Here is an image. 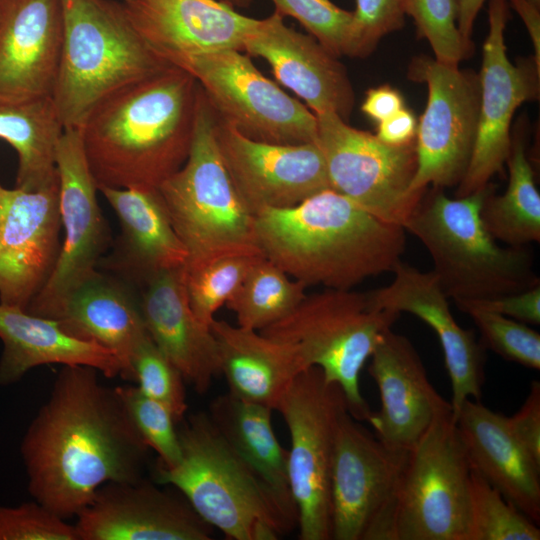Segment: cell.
Segmentation results:
<instances>
[{"instance_id": "cell-1", "label": "cell", "mask_w": 540, "mask_h": 540, "mask_svg": "<svg viewBox=\"0 0 540 540\" xmlns=\"http://www.w3.org/2000/svg\"><path fill=\"white\" fill-rule=\"evenodd\" d=\"M98 372L62 366L20 446L28 491L63 519L77 516L102 485L141 479L148 460V446Z\"/></svg>"}, {"instance_id": "cell-2", "label": "cell", "mask_w": 540, "mask_h": 540, "mask_svg": "<svg viewBox=\"0 0 540 540\" xmlns=\"http://www.w3.org/2000/svg\"><path fill=\"white\" fill-rule=\"evenodd\" d=\"M199 84L168 66L115 92L79 129L97 186L155 190L185 163Z\"/></svg>"}, {"instance_id": "cell-3", "label": "cell", "mask_w": 540, "mask_h": 540, "mask_svg": "<svg viewBox=\"0 0 540 540\" xmlns=\"http://www.w3.org/2000/svg\"><path fill=\"white\" fill-rule=\"evenodd\" d=\"M263 256L307 287L348 290L392 272L405 250V229L323 190L296 206L255 216Z\"/></svg>"}, {"instance_id": "cell-4", "label": "cell", "mask_w": 540, "mask_h": 540, "mask_svg": "<svg viewBox=\"0 0 540 540\" xmlns=\"http://www.w3.org/2000/svg\"><path fill=\"white\" fill-rule=\"evenodd\" d=\"M178 434L180 460L157 463L155 481L177 488L212 528L233 540H276L298 525L297 510L234 452L207 413L190 415Z\"/></svg>"}, {"instance_id": "cell-5", "label": "cell", "mask_w": 540, "mask_h": 540, "mask_svg": "<svg viewBox=\"0 0 540 540\" xmlns=\"http://www.w3.org/2000/svg\"><path fill=\"white\" fill-rule=\"evenodd\" d=\"M484 188L449 198L442 188L423 193L403 225L427 249L437 281L456 303L494 298L540 284L531 253L500 247L484 226L480 211Z\"/></svg>"}, {"instance_id": "cell-6", "label": "cell", "mask_w": 540, "mask_h": 540, "mask_svg": "<svg viewBox=\"0 0 540 540\" xmlns=\"http://www.w3.org/2000/svg\"><path fill=\"white\" fill-rule=\"evenodd\" d=\"M63 37L52 94L64 129H80L106 98L170 66L143 42L121 2L61 0Z\"/></svg>"}, {"instance_id": "cell-7", "label": "cell", "mask_w": 540, "mask_h": 540, "mask_svg": "<svg viewBox=\"0 0 540 540\" xmlns=\"http://www.w3.org/2000/svg\"><path fill=\"white\" fill-rule=\"evenodd\" d=\"M216 113L199 86L192 142L182 167L158 192L187 251L183 268L235 255H263L255 216L245 206L221 157Z\"/></svg>"}, {"instance_id": "cell-8", "label": "cell", "mask_w": 540, "mask_h": 540, "mask_svg": "<svg viewBox=\"0 0 540 540\" xmlns=\"http://www.w3.org/2000/svg\"><path fill=\"white\" fill-rule=\"evenodd\" d=\"M399 314L379 309L369 292L325 288L307 295L288 315L259 331L293 345L305 369L318 367L343 391L348 411L367 421L372 411L359 378L382 333Z\"/></svg>"}, {"instance_id": "cell-9", "label": "cell", "mask_w": 540, "mask_h": 540, "mask_svg": "<svg viewBox=\"0 0 540 540\" xmlns=\"http://www.w3.org/2000/svg\"><path fill=\"white\" fill-rule=\"evenodd\" d=\"M290 434L288 477L299 539H331L330 475L336 429L348 410L342 389L318 367L300 372L276 409Z\"/></svg>"}, {"instance_id": "cell-10", "label": "cell", "mask_w": 540, "mask_h": 540, "mask_svg": "<svg viewBox=\"0 0 540 540\" xmlns=\"http://www.w3.org/2000/svg\"><path fill=\"white\" fill-rule=\"evenodd\" d=\"M408 455L387 447L348 410L341 414L331 462V539L396 540Z\"/></svg>"}, {"instance_id": "cell-11", "label": "cell", "mask_w": 540, "mask_h": 540, "mask_svg": "<svg viewBox=\"0 0 540 540\" xmlns=\"http://www.w3.org/2000/svg\"><path fill=\"white\" fill-rule=\"evenodd\" d=\"M471 468L453 411L439 414L409 451L396 540H466Z\"/></svg>"}, {"instance_id": "cell-12", "label": "cell", "mask_w": 540, "mask_h": 540, "mask_svg": "<svg viewBox=\"0 0 540 540\" xmlns=\"http://www.w3.org/2000/svg\"><path fill=\"white\" fill-rule=\"evenodd\" d=\"M242 52L199 54L175 67L190 74L217 115L244 136L275 144L315 142V114L266 78Z\"/></svg>"}, {"instance_id": "cell-13", "label": "cell", "mask_w": 540, "mask_h": 540, "mask_svg": "<svg viewBox=\"0 0 540 540\" xmlns=\"http://www.w3.org/2000/svg\"><path fill=\"white\" fill-rule=\"evenodd\" d=\"M317 139L332 190L373 216L403 227L423 194L410 191L415 141L391 146L351 127L332 111L315 114Z\"/></svg>"}, {"instance_id": "cell-14", "label": "cell", "mask_w": 540, "mask_h": 540, "mask_svg": "<svg viewBox=\"0 0 540 540\" xmlns=\"http://www.w3.org/2000/svg\"><path fill=\"white\" fill-rule=\"evenodd\" d=\"M408 77L428 87L415 137L417 168L410 191L458 186L472 156L480 105L479 77L429 56L414 58Z\"/></svg>"}, {"instance_id": "cell-15", "label": "cell", "mask_w": 540, "mask_h": 540, "mask_svg": "<svg viewBox=\"0 0 540 540\" xmlns=\"http://www.w3.org/2000/svg\"><path fill=\"white\" fill-rule=\"evenodd\" d=\"M63 241L55 268L26 311L51 318L61 301L97 270L110 242L78 129H64L56 148Z\"/></svg>"}, {"instance_id": "cell-16", "label": "cell", "mask_w": 540, "mask_h": 540, "mask_svg": "<svg viewBox=\"0 0 540 540\" xmlns=\"http://www.w3.org/2000/svg\"><path fill=\"white\" fill-rule=\"evenodd\" d=\"M507 0H489L488 33L483 44L480 105L475 144L455 197L476 192L502 171L511 148L516 109L539 93L540 70L533 61L510 62L505 45Z\"/></svg>"}, {"instance_id": "cell-17", "label": "cell", "mask_w": 540, "mask_h": 540, "mask_svg": "<svg viewBox=\"0 0 540 540\" xmlns=\"http://www.w3.org/2000/svg\"><path fill=\"white\" fill-rule=\"evenodd\" d=\"M215 133L223 162L254 216L267 209L296 206L331 189L325 160L316 141L302 144L256 141L241 134L217 113Z\"/></svg>"}, {"instance_id": "cell-18", "label": "cell", "mask_w": 540, "mask_h": 540, "mask_svg": "<svg viewBox=\"0 0 540 540\" xmlns=\"http://www.w3.org/2000/svg\"><path fill=\"white\" fill-rule=\"evenodd\" d=\"M59 183L29 191L0 183V303L27 310L58 260Z\"/></svg>"}, {"instance_id": "cell-19", "label": "cell", "mask_w": 540, "mask_h": 540, "mask_svg": "<svg viewBox=\"0 0 540 540\" xmlns=\"http://www.w3.org/2000/svg\"><path fill=\"white\" fill-rule=\"evenodd\" d=\"M76 517L78 540H209L213 535L185 498L142 478L102 485Z\"/></svg>"}, {"instance_id": "cell-20", "label": "cell", "mask_w": 540, "mask_h": 540, "mask_svg": "<svg viewBox=\"0 0 540 540\" xmlns=\"http://www.w3.org/2000/svg\"><path fill=\"white\" fill-rule=\"evenodd\" d=\"M381 408L368 422L387 447L409 452L441 413L452 410L430 383L423 362L404 335L386 329L370 358Z\"/></svg>"}, {"instance_id": "cell-21", "label": "cell", "mask_w": 540, "mask_h": 540, "mask_svg": "<svg viewBox=\"0 0 540 540\" xmlns=\"http://www.w3.org/2000/svg\"><path fill=\"white\" fill-rule=\"evenodd\" d=\"M145 45L166 64L218 50L242 51L258 20L217 0H122Z\"/></svg>"}, {"instance_id": "cell-22", "label": "cell", "mask_w": 540, "mask_h": 540, "mask_svg": "<svg viewBox=\"0 0 540 540\" xmlns=\"http://www.w3.org/2000/svg\"><path fill=\"white\" fill-rule=\"evenodd\" d=\"M62 37L61 0H0V103L52 98Z\"/></svg>"}, {"instance_id": "cell-23", "label": "cell", "mask_w": 540, "mask_h": 540, "mask_svg": "<svg viewBox=\"0 0 540 540\" xmlns=\"http://www.w3.org/2000/svg\"><path fill=\"white\" fill-rule=\"evenodd\" d=\"M392 272L394 278L389 285L369 292L371 301L379 309L413 314L434 330L451 380L455 418L467 399H481L485 347L472 330L456 322L448 297L432 271L422 272L400 261Z\"/></svg>"}, {"instance_id": "cell-24", "label": "cell", "mask_w": 540, "mask_h": 540, "mask_svg": "<svg viewBox=\"0 0 540 540\" xmlns=\"http://www.w3.org/2000/svg\"><path fill=\"white\" fill-rule=\"evenodd\" d=\"M242 51L265 59L276 80L314 114L332 111L348 119L354 92L345 67L313 36L287 26L279 12L258 20Z\"/></svg>"}, {"instance_id": "cell-25", "label": "cell", "mask_w": 540, "mask_h": 540, "mask_svg": "<svg viewBox=\"0 0 540 540\" xmlns=\"http://www.w3.org/2000/svg\"><path fill=\"white\" fill-rule=\"evenodd\" d=\"M141 288L139 304L150 338L196 392H207L220 374L218 346L189 305L183 268L159 272Z\"/></svg>"}, {"instance_id": "cell-26", "label": "cell", "mask_w": 540, "mask_h": 540, "mask_svg": "<svg viewBox=\"0 0 540 540\" xmlns=\"http://www.w3.org/2000/svg\"><path fill=\"white\" fill-rule=\"evenodd\" d=\"M49 319L70 336L108 350L121 365L120 376L132 381V357L149 334L139 299L128 282L96 270L61 301Z\"/></svg>"}, {"instance_id": "cell-27", "label": "cell", "mask_w": 540, "mask_h": 540, "mask_svg": "<svg viewBox=\"0 0 540 540\" xmlns=\"http://www.w3.org/2000/svg\"><path fill=\"white\" fill-rule=\"evenodd\" d=\"M454 419L471 470L539 525L540 465L514 437L507 417L467 399Z\"/></svg>"}, {"instance_id": "cell-28", "label": "cell", "mask_w": 540, "mask_h": 540, "mask_svg": "<svg viewBox=\"0 0 540 540\" xmlns=\"http://www.w3.org/2000/svg\"><path fill=\"white\" fill-rule=\"evenodd\" d=\"M114 210L121 233L106 266L130 285L183 268L187 251L176 234L158 189L98 187Z\"/></svg>"}, {"instance_id": "cell-29", "label": "cell", "mask_w": 540, "mask_h": 540, "mask_svg": "<svg viewBox=\"0 0 540 540\" xmlns=\"http://www.w3.org/2000/svg\"><path fill=\"white\" fill-rule=\"evenodd\" d=\"M0 385H12L31 369L46 365H84L105 377L121 375L118 359L103 347L74 338L52 319L0 303Z\"/></svg>"}, {"instance_id": "cell-30", "label": "cell", "mask_w": 540, "mask_h": 540, "mask_svg": "<svg viewBox=\"0 0 540 540\" xmlns=\"http://www.w3.org/2000/svg\"><path fill=\"white\" fill-rule=\"evenodd\" d=\"M210 329L229 393L243 401L275 410L294 378L306 370L289 343L224 320L215 319Z\"/></svg>"}, {"instance_id": "cell-31", "label": "cell", "mask_w": 540, "mask_h": 540, "mask_svg": "<svg viewBox=\"0 0 540 540\" xmlns=\"http://www.w3.org/2000/svg\"><path fill=\"white\" fill-rule=\"evenodd\" d=\"M272 411L228 392L212 400L207 414L234 452L280 500L297 510L289 485L288 450L275 436Z\"/></svg>"}, {"instance_id": "cell-32", "label": "cell", "mask_w": 540, "mask_h": 540, "mask_svg": "<svg viewBox=\"0 0 540 540\" xmlns=\"http://www.w3.org/2000/svg\"><path fill=\"white\" fill-rule=\"evenodd\" d=\"M63 131L52 98L0 103V139L18 158L15 187L36 191L58 184L55 158Z\"/></svg>"}, {"instance_id": "cell-33", "label": "cell", "mask_w": 540, "mask_h": 540, "mask_svg": "<svg viewBox=\"0 0 540 540\" xmlns=\"http://www.w3.org/2000/svg\"><path fill=\"white\" fill-rule=\"evenodd\" d=\"M509 181L502 195H486L480 216L495 240L511 247L540 241V194L521 137L512 140L506 161Z\"/></svg>"}, {"instance_id": "cell-34", "label": "cell", "mask_w": 540, "mask_h": 540, "mask_svg": "<svg viewBox=\"0 0 540 540\" xmlns=\"http://www.w3.org/2000/svg\"><path fill=\"white\" fill-rule=\"evenodd\" d=\"M306 289L263 256L252 265L226 306L235 314L238 326L261 331L295 309Z\"/></svg>"}, {"instance_id": "cell-35", "label": "cell", "mask_w": 540, "mask_h": 540, "mask_svg": "<svg viewBox=\"0 0 540 540\" xmlns=\"http://www.w3.org/2000/svg\"><path fill=\"white\" fill-rule=\"evenodd\" d=\"M540 529L478 473H470L466 540H539Z\"/></svg>"}, {"instance_id": "cell-36", "label": "cell", "mask_w": 540, "mask_h": 540, "mask_svg": "<svg viewBox=\"0 0 540 540\" xmlns=\"http://www.w3.org/2000/svg\"><path fill=\"white\" fill-rule=\"evenodd\" d=\"M263 255H235L183 268L189 305L196 318L210 327L219 308L237 291L252 265Z\"/></svg>"}, {"instance_id": "cell-37", "label": "cell", "mask_w": 540, "mask_h": 540, "mask_svg": "<svg viewBox=\"0 0 540 540\" xmlns=\"http://www.w3.org/2000/svg\"><path fill=\"white\" fill-rule=\"evenodd\" d=\"M115 390L141 439L157 453V463L164 467L176 465L181 448L177 422L170 410L145 395L138 386H117Z\"/></svg>"}, {"instance_id": "cell-38", "label": "cell", "mask_w": 540, "mask_h": 540, "mask_svg": "<svg viewBox=\"0 0 540 540\" xmlns=\"http://www.w3.org/2000/svg\"><path fill=\"white\" fill-rule=\"evenodd\" d=\"M404 10L437 61L459 65L472 53V43L463 39L457 26L458 0H404Z\"/></svg>"}, {"instance_id": "cell-39", "label": "cell", "mask_w": 540, "mask_h": 540, "mask_svg": "<svg viewBox=\"0 0 540 540\" xmlns=\"http://www.w3.org/2000/svg\"><path fill=\"white\" fill-rule=\"evenodd\" d=\"M131 373L132 380L145 395L165 405L177 423L183 420L188 410L185 380L150 336L136 349Z\"/></svg>"}, {"instance_id": "cell-40", "label": "cell", "mask_w": 540, "mask_h": 540, "mask_svg": "<svg viewBox=\"0 0 540 540\" xmlns=\"http://www.w3.org/2000/svg\"><path fill=\"white\" fill-rule=\"evenodd\" d=\"M277 12L296 19L324 48L336 57L347 55L353 27V11L331 0H271Z\"/></svg>"}, {"instance_id": "cell-41", "label": "cell", "mask_w": 540, "mask_h": 540, "mask_svg": "<svg viewBox=\"0 0 540 540\" xmlns=\"http://www.w3.org/2000/svg\"><path fill=\"white\" fill-rule=\"evenodd\" d=\"M478 327L483 346L504 359L524 367L540 369V335L526 323L490 311H464Z\"/></svg>"}, {"instance_id": "cell-42", "label": "cell", "mask_w": 540, "mask_h": 540, "mask_svg": "<svg viewBox=\"0 0 540 540\" xmlns=\"http://www.w3.org/2000/svg\"><path fill=\"white\" fill-rule=\"evenodd\" d=\"M0 540H78L74 525L37 501L0 506Z\"/></svg>"}, {"instance_id": "cell-43", "label": "cell", "mask_w": 540, "mask_h": 540, "mask_svg": "<svg viewBox=\"0 0 540 540\" xmlns=\"http://www.w3.org/2000/svg\"><path fill=\"white\" fill-rule=\"evenodd\" d=\"M404 0H356L348 56L365 57L386 35L401 29Z\"/></svg>"}, {"instance_id": "cell-44", "label": "cell", "mask_w": 540, "mask_h": 540, "mask_svg": "<svg viewBox=\"0 0 540 540\" xmlns=\"http://www.w3.org/2000/svg\"><path fill=\"white\" fill-rule=\"evenodd\" d=\"M461 311L470 308L497 313L514 320L539 325L540 284L527 290L494 298L456 303Z\"/></svg>"}, {"instance_id": "cell-45", "label": "cell", "mask_w": 540, "mask_h": 540, "mask_svg": "<svg viewBox=\"0 0 540 540\" xmlns=\"http://www.w3.org/2000/svg\"><path fill=\"white\" fill-rule=\"evenodd\" d=\"M508 426L531 458L540 465V383L533 381L521 408L507 417Z\"/></svg>"}, {"instance_id": "cell-46", "label": "cell", "mask_w": 540, "mask_h": 540, "mask_svg": "<svg viewBox=\"0 0 540 540\" xmlns=\"http://www.w3.org/2000/svg\"><path fill=\"white\" fill-rule=\"evenodd\" d=\"M418 122L414 114L402 108L389 118L379 122L376 137L391 146H404L415 141Z\"/></svg>"}, {"instance_id": "cell-47", "label": "cell", "mask_w": 540, "mask_h": 540, "mask_svg": "<svg viewBox=\"0 0 540 540\" xmlns=\"http://www.w3.org/2000/svg\"><path fill=\"white\" fill-rule=\"evenodd\" d=\"M403 106L401 94L394 88L383 85L366 92L361 110L378 123L389 118Z\"/></svg>"}, {"instance_id": "cell-48", "label": "cell", "mask_w": 540, "mask_h": 540, "mask_svg": "<svg viewBox=\"0 0 540 540\" xmlns=\"http://www.w3.org/2000/svg\"><path fill=\"white\" fill-rule=\"evenodd\" d=\"M522 19L534 48V62L540 70V5L530 0H507Z\"/></svg>"}, {"instance_id": "cell-49", "label": "cell", "mask_w": 540, "mask_h": 540, "mask_svg": "<svg viewBox=\"0 0 540 540\" xmlns=\"http://www.w3.org/2000/svg\"><path fill=\"white\" fill-rule=\"evenodd\" d=\"M486 0H458L457 26L463 39L471 42L475 19Z\"/></svg>"}, {"instance_id": "cell-50", "label": "cell", "mask_w": 540, "mask_h": 540, "mask_svg": "<svg viewBox=\"0 0 540 540\" xmlns=\"http://www.w3.org/2000/svg\"><path fill=\"white\" fill-rule=\"evenodd\" d=\"M226 2L233 7L246 8L251 4L252 0H226Z\"/></svg>"}, {"instance_id": "cell-51", "label": "cell", "mask_w": 540, "mask_h": 540, "mask_svg": "<svg viewBox=\"0 0 540 540\" xmlns=\"http://www.w3.org/2000/svg\"><path fill=\"white\" fill-rule=\"evenodd\" d=\"M530 1L534 2L537 5H540V0H530Z\"/></svg>"}]
</instances>
